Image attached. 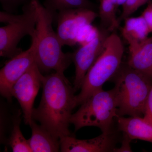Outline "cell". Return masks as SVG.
Masks as SVG:
<instances>
[{
    "label": "cell",
    "mask_w": 152,
    "mask_h": 152,
    "mask_svg": "<svg viewBox=\"0 0 152 152\" xmlns=\"http://www.w3.org/2000/svg\"><path fill=\"white\" fill-rule=\"evenodd\" d=\"M20 112L14 117L12 129L7 143L10 145L14 152H31L28 140H26L22 134L20 128L21 118Z\"/></svg>",
    "instance_id": "ac0fdd59"
},
{
    "label": "cell",
    "mask_w": 152,
    "mask_h": 152,
    "mask_svg": "<svg viewBox=\"0 0 152 152\" xmlns=\"http://www.w3.org/2000/svg\"><path fill=\"white\" fill-rule=\"evenodd\" d=\"M117 9V6L111 0H100L98 17L101 28L111 32L119 27L120 23L116 15Z\"/></svg>",
    "instance_id": "2e32d148"
},
{
    "label": "cell",
    "mask_w": 152,
    "mask_h": 152,
    "mask_svg": "<svg viewBox=\"0 0 152 152\" xmlns=\"http://www.w3.org/2000/svg\"><path fill=\"white\" fill-rule=\"evenodd\" d=\"M31 39L30 48L10 59L0 70V93L9 102L14 84L36 63L37 41L34 36Z\"/></svg>",
    "instance_id": "ba28073f"
},
{
    "label": "cell",
    "mask_w": 152,
    "mask_h": 152,
    "mask_svg": "<svg viewBox=\"0 0 152 152\" xmlns=\"http://www.w3.org/2000/svg\"><path fill=\"white\" fill-rule=\"evenodd\" d=\"M30 126L32 134L28 141L33 152L60 151V140L41 125L37 124L34 120Z\"/></svg>",
    "instance_id": "5bb4252c"
},
{
    "label": "cell",
    "mask_w": 152,
    "mask_h": 152,
    "mask_svg": "<svg viewBox=\"0 0 152 152\" xmlns=\"http://www.w3.org/2000/svg\"><path fill=\"white\" fill-rule=\"evenodd\" d=\"M151 0H126L122 5V12L118 18L121 21L130 17L132 14L136 12L141 7Z\"/></svg>",
    "instance_id": "d6986e66"
},
{
    "label": "cell",
    "mask_w": 152,
    "mask_h": 152,
    "mask_svg": "<svg viewBox=\"0 0 152 152\" xmlns=\"http://www.w3.org/2000/svg\"><path fill=\"white\" fill-rule=\"evenodd\" d=\"M132 140L129 138L127 136L124 134V138L121 146L119 148L115 149L113 152H132L131 149L130 143Z\"/></svg>",
    "instance_id": "603a6c76"
},
{
    "label": "cell",
    "mask_w": 152,
    "mask_h": 152,
    "mask_svg": "<svg viewBox=\"0 0 152 152\" xmlns=\"http://www.w3.org/2000/svg\"><path fill=\"white\" fill-rule=\"evenodd\" d=\"M80 105L70 119L75 132L87 126L99 128L102 132L113 131L114 121L119 117L114 88L109 91H104L103 88L97 90Z\"/></svg>",
    "instance_id": "5b68a950"
},
{
    "label": "cell",
    "mask_w": 152,
    "mask_h": 152,
    "mask_svg": "<svg viewBox=\"0 0 152 152\" xmlns=\"http://www.w3.org/2000/svg\"><path fill=\"white\" fill-rule=\"evenodd\" d=\"M42 86V98L33 110V120L56 138L72 136L69 126L72 112L77 107L74 86L64 74L56 72L43 76Z\"/></svg>",
    "instance_id": "6da1fadb"
},
{
    "label": "cell",
    "mask_w": 152,
    "mask_h": 152,
    "mask_svg": "<svg viewBox=\"0 0 152 152\" xmlns=\"http://www.w3.org/2000/svg\"><path fill=\"white\" fill-rule=\"evenodd\" d=\"M124 46L119 36L110 34L103 50L90 68L83 81L80 92L76 96V104H82L95 92L102 88L106 82L111 80L122 65Z\"/></svg>",
    "instance_id": "277c9868"
},
{
    "label": "cell",
    "mask_w": 152,
    "mask_h": 152,
    "mask_svg": "<svg viewBox=\"0 0 152 152\" xmlns=\"http://www.w3.org/2000/svg\"><path fill=\"white\" fill-rule=\"evenodd\" d=\"M109 32L100 28L93 39L81 45L72 53L75 67L73 86L75 92L80 89L85 76L103 50Z\"/></svg>",
    "instance_id": "30bf717a"
},
{
    "label": "cell",
    "mask_w": 152,
    "mask_h": 152,
    "mask_svg": "<svg viewBox=\"0 0 152 152\" xmlns=\"http://www.w3.org/2000/svg\"><path fill=\"white\" fill-rule=\"evenodd\" d=\"M126 1V0H117V7L120 5H123V4Z\"/></svg>",
    "instance_id": "cb8c5ba5"
},
{
    "label": "cell",
    "mask_w": 152,
    "mask_h": 152,
    "mask_svg": "<svg viewBox=\"0 0 152 152\" xmlns=\"http://www.w3.org/2000/svg\"><path fill=\"white\" fill-rule=\"evenodd\" d=\"M98 17V13L88 9H74L58 12L57 34L63 46H73L77 43L78 35L82 28L91 25Z\"/></svg>",
    "instance_id": "52a82bcc"
},
{
    "label": "cell",
    "mask_w": 152,
    "mask_h": 152,
    "mask_svg": "<svg viewBox=\"0 0 152 152\" xmlns=\"http://www.w3.org/2000/svg\"><path fill=\"white\" fill-rule=\"evenodd\" d=\"M114 131L102 132V134L89 140H78L72 136L60 139V151L63 152H113L117 142Z\"/></svg>",
    "instance_id": "8fae6325"
},
{
    "label": "cell",
    "mask_w": 152,
    "mask_h": 152,
    "mask_svg": "<svg viewBox=\"0 0 152 152\" xmlns=\"http://www.w3.org/2000/svg\"><path fill=\"white\" fill-rule=\"evenodd\" d=\"M141 15L146 22L150 31L152 33V2L148 3V5L142 13Z\"/></svg>",
    "instance_id": "7402d4cb"
},
{
    "label": "cell",
    "mask_w": 152,
    "mask_h": 152,
    "mask_svg": "<svg viewBox=\"0 0 152 152\" xmlns=\"http://www.w3.org/2000/svg\"><path fill=\"white\" fill-rule=\"evenodd\" d=\"M37 19L34 36L37 41L36 63L41 72L51 71L64 74L72 61V53H64L57 32L53 29L54 17L37 1Z\"/></svg>",
    "instance_id": "7a4b0ae2"
},
{
    "label": "cell",
    "mask_w": 152,
    "mask_h": 152,
    "mask_svg": "<svg viewBox=\"0 0 152 152\" xmlns=\"http://www.w3.org/2000/svg\"><path fill=\"white\" fill-rule=\"evenodd\" d=\"M43 6L51 12L56 18L58 12L74 9H88L95 10V6L89 0H45Z\"/></svg>",
    "instance_id": "e0dca14e"
},
{
    "label": "cell",
    "mask_w": 152,
    "mask_h": 152,
    "mask_svg": "<svg viewBox=\"0 0 152 152\" xmlns=\"http://www.w3.org/2000/svg\"><path fill=\"white\" fill-rule=\"evenodd\" d=\"M43 77L37 65L34 63L12 88V96L18 102L26 124L30 125L33 121L34 102L42 85Z\"/></svg>",
    "instance_id": "9c48e42d"
},
{
    "label": "cell",
    "mask_w": 152,
    "mask_h": 152,
    "mask_svg": "<svg viewBox=\"0 0 152 152\" xmlns=\"http://www.w3.org/2000/svg\"><path fill=\"white\" fill-rule=\"evenodd\" d=\"M119 130L132 140L152 143V125L140 116H119L116 118Z\"/></svg>",
    "instance_id": "4fadbf2b"
},
{
    "label": "cell",
    "mask_w": 152,
    "mask_h": 152,
    "mask_svg": "<svg viewBox=\"0 0 152 152\" xmlns=\"http://www.w3.org/2000/svg\"><path fill=\"white\" fill-rule=\"evenodd\" d=\"M111 80L115 83L118 116H143L152 80L127 64H122Z\"/></svg>",
    "instance_id": "3957f363"
},
{
    "label": "cell",
    "mask_w": 152,
    "mask_h": 152,
    "mask_svg": "<svg viewBox=\"0 0 152 152\" xmlns=\"http://www.w3.org/2000/svg\"><path fill=\"white\" fill-rule=\"evenodd\" d=\"M32 0H0L4 10L10 13H14L20 7L27 4Z\"/></svg>",
    "instance_id": "ffe728a7"
},
{
    "label": "cell",
    "mask_w": 152,
    "mask_h": 152,
    "mask_svg": "<svg viewBox=\"0 0 152 152\" xmlns=\"http://www.w3.org/2000/svg\"><path fill=\"white\" fill-rule=\"evenodd\" d=\"M125 21L122 29V34L129 44V46L143 41L151 33L146 22L142 15L129 17L125 19Z\"/></svg>",
    "instance_id": "9a60e30c"
},
{
    "label": "cell",
    "mask_w": 152,
    "mask_h": 152,
    "mask_svg": "<svg viewBox=\"0 0 152 152\" xmlns=\"http://www.w3.org/2000/svg\"><path fill=\"white\" fill-rule=\"evenodd\" d=\"M37 1L32 0L23 7V13L14 15L1 11L0 22L7 24L0 28V56L12 58L23 51L18 48L25 36L32 37L37 19Z\"/></svg>",
    "instance_id": "8992f818"
},
{
    "label": "cell",
    "mask_w": 152,
    "mask_h": 152,
    "mask_svg": "<svg viewBox=\"0 0 152 152\" xmlns=\"http://www.w3.org/2000/svg\"><path fill=\"white\" fill-rule=\"evenodd\" d=\"M143 118L152 125V87L147 98Z\"/></svg>",
    "instance_id": "44dd1931"
},
{
    "label": "cell",
    "mask_w": 152,
    "mask_h": 152,
    "mask_svg": "<svg viewBox=\"0 0 152 152\" xmlns=\"http://www.w3.org/2000/svg\"><path fill=\"white\" fill-rule=\"evenodd\" d=\"M127 64L152 80V37L129 47Z\"/></svg>",
    "instance_id": "7c38bea8"
}]
</instances>
